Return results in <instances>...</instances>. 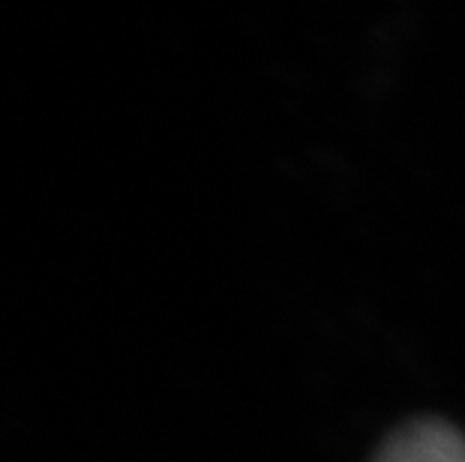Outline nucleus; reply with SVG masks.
I'll list each match as a JSON object with an SVG mask.
<instances>
[{"mask_svg": "<svg viewBox=\"0 0 465 462\" xmlns=\"http://www.w3.org/2000/svg\"><path fill=\"white\" fill-rule=\"evenodd\" d=\"M372 462H465V436L439 418H418L391 432Z\"/></svg>", "mask_w": 465, "mask_h": 462, "instance_id": "1", "label": "nucleus"}]
</instances>
